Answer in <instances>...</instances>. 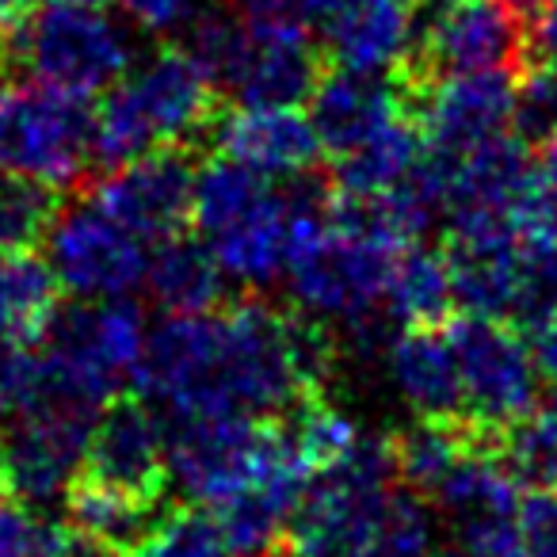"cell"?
<instances>
[{"label":"cell","instance_id":"cell-9","mask_svg":"<svg viewBox=\"0 0 557 557\" xmlns=\"http://www.w3.org/2000/svg\"><path fill=\"white\" fill-rule=\"evenodd\" d=\"M447 341L455 348L466 389V424L485 440L539 412V363L527 333L500 318H450Z\"/></svg>","mask_w":557,"mask_h":557},{"label":"cell","instance_id":"cell-13","mask_svg":"<svg viewBox=\"0 0 557 557\" xmlns=\"http://www.w3.org/2000/svg\"><path fill=\"white\" fill-rule=\"evenodd\" d=\"M96 417L58 405H35L4 428L0 488L32 508L65 500L85 470L88 435Z\"/></svg>","mask_w":557,"mask_h":557},{"label":"cell","instance_id":"cell-18","mask_svg":"<svg viewBox=\"0 0 557 557\" xmlns=\"http://www.w3.org/2000/svg\"><path fill=\"white\" fill-rule=\"evenodd\" d=\"M401 115H412V111L394 77L341 70V65L325 73V81L310 100V119L329 157L351 153Z\"/></svg>","mask_w":557,"mask_h":557},{"label":"cell","instance_id":"cell-25","mask_svg":"<svg viewBox=\"0 0 557 557\" xmlns=\"http://www.w3.org/2000/svg\"><path fill=\"white\" fill-rule=\"evenodd\" d=\"M58 275L35 252L0 256V325L20 348H39L58 318Z\"/></svg>","mask_w":557,"mask_h":557},{"label":"cell","instance_id":"cell-43","mask_svg":"<svg viewBox=\"0 0 557 557\" xmlns=\"http://www.w3.org/2000/svg\"><path fill=\"white\" fill-rule=\"evenodd\" d=\"M0 450H4V428H0Z\"/></svg>","mask_w":557,"mask_h":557},{"label":"cell","instance_id":"cell-2","mask_svg":"<svg viewBox=\"0 0 557 557\" xmlns=\"http://www.w3.org/2000/svg\"><path fill=\"white\" fill-rule=\"evenodd\" d=\"M222 92L180 42H164L96 108V176L157 149H210L222 123Z\"/></svg>","mask_w":557,"mask_h":557},{"label":"cell","instance_id":"cell-10","mask_svg":"<svg viewBox=\"0 0 557 557\" xmlns=\"http://www.w3.org/2000/svg\"><path fill=\"white\" fill-rule=\"evenodd\" d=\"M169 485L195 508H218L245 493L275 455L278 420L169 417Z\"/></svg>","mask_w":557,"mask_h":557},{"label":"cell","instance_id":"cell-35","mask_svg":"<svg viewBox=\"0 0 557 557\" xmlns=\"http://www.w3.org/2000/svg\"><path fill=\"white\" fill-rule=\"evenodd\" d=\"M35 394V348H20L0 325V412H24Z\"/></svg>","mask_w":557,"mask_h":557},{"label":"cell","instance_id":"cell-29","mask_svg":"<svg viewBox=\"0 0 557 557\" xmlns=\"http://www.w3.org/2000/svg\"><path fill=\"white\" fill-rule=\"evenodd\" d=\"M496 455L508 466L516 485L531 488H557V420L554 412H531L504 428L496 440Z\"/></svg>","mask_w":557,"mask_h":557},{"label":"cell","instance_id":"cell-14","mask_svg":"<svg viewBox=\"0 0 557 557\" xmlns=\"http://www.w3.org/2000/svg\"><path fill=\"white\" fill-rule=\"evenodd\" d=\"M455 302L478 318H500L516 325L527 287V256L531 248L516 237L504 218H450L447 245Z\"/></svg>","mask_w":557,"mask_h":557},{"label":"cell","instance_id":"cell-11","mask_svg":"<svg viewBox=\"0 0 557 557\" xmlns=\"http://www.w3.org/2000/svg\"><path fill=\"white\" fill-rule=\"evenodd\" d=\"M42 248L62 290L77 302H115L146 283V240L119 225L88 195L62 207Z\"/></svg>","mask_w":557,"mask_h":557},{"label":"cell","instance_id":"cell-45","mask_svg":"<svg viewBox=\"0 0 557 557\" xmlns=\"http://www.w3.org/2000/svg\"><path fill=\"white\" fill-rule=\"evenodd\" d=\"M271 557H283V554H271Z\"/></svg>","mask_w":557,"mask_h":557},{"label":"cell","instance_id":"cell-42","mask_svg":"<svg viewBox=\"0 0 557 557\" xmlns=\"http://www.w3.org/2000/svg\"><path fill=\"white\" fill-rule=\"evenodd\" d=\"M42 4H103V0H42Z\"/></svg>","mask_w":557,"mask_h":557},{"label":"cell","instance_id":"cell-28","mask_svg":"<svg viewBox=\"0 0 557 557\" xmlns=\"http://www.w3.org/2000/svg\"><path fill=\"white\" fill-rule=\"evenodd\" d=\"M62 207V191L54 187L0 172V256L35 252L47 245Z\"/></svg>","mask_w":557,"mask_h":557},{"label":"cell","instance_id":"cell-16","mask_svg":"<svg viewBox=\"0 0 557 557\" xmlns=\"http://www.w3.org/2000/svg\"><path fill=\"white\" fill-rule=\"evenodd\" d=\"M511 103H516L511 73H473V77H450L435 85L412 108V115L424 131L428 153L458 161L478 153L488 141L508 138Z\"/></svg>","mask_w":557,"mask_h":557},{"label":"cell","instance_id":"cell-36","mask_svg":"<svg viewBox=\"0 0 557 557\" xmlns=\"http://www.w3.org/2000/svg\"><path fill=\"white\" fill-rule=\"evenodd\" d=\"M119 9L141 32L172 35V32H187V24L207 9V0H119Z\"/></svg>","mask_w":557,"mask_h":557},{"label":"cell","instance_id":"cell-1","mask_svg":"<svg viewBox=\"0 0 557 557\" xmlns=\"http://www.w3.org/2000/svg\"><path fill=\"white\" fill-rule=\"evenodd\" d=\"M333 367V325L248 295L214 313L164 318L134 386L172 417L283 420L298 401L325 394Z\"/></svg>","mask_w":557,"mask_h":557},{"label":"cell","instance_id":"cell-15","mask_svg":"<svg viewBox=\"0 0 557 557\" xmlns=\"http://www.w3.org/2000/svg\"><path fill=\"white\" fill-rule=\"evenodd\" d=\"M81 478L141 500H169V424L141 397H115L96 417Z\"/></svg>","mask_w":557,"mask_h":557},{"label":"cell","instance_id":"cell-40","mask_svg":"<svg viewBox=\"0 0 557 557\" xmlns=\"http://www.w3.org/2000/svg\"><path fill=\"white\" fill-rule=\"evenodd\" d=\"M58 557H131V554H123V549L108 546V542L88 539V534L65 527V542H62V549H58Z\"/></svg>","mask_w":557,"mask_h":557},{"label":"cell","instance_id":"cell-23","mask_svg":"<svg viewBox=\"0 0 557 557\" xmlns=\"http://www.w3.org/2000/svg\"><path fill=\"white\" fill-rule=\"evenodd\" d=\"M420 157H424V131H420L417 115H401L351 153L333 157L329 184L341 195H359V199L386 195L417 172Z\"/></svg>","mask_w":557,"mask_h":557},{"label":"cell","instance_id":"cell-38","mask_svg":"<svg viewBox=\"0 0 557 557\" xmlns=\"http://www.w3.org/2000/svg\"><path fill=\"white\" fill-rule=\"evenodd\" d=\"M531 351H534L539 371L546 374L549 382H557V310L531 329Z\"/></svg>","mask_w":557,"mask_h":557},{"label":"cell","instance_id":"cell-31","mask_svg":"<svg viewBox=\"0 0 557 557\" xmlns=\"http://www.w3.org/2000/svg\"><path fill=\"white\" fill-rule=\"evenodd\" d=\"M134 557H237L225 542L218 519L210 508H191V504H176L169 523L157 531L141 554Z\"/></svg>","mask_w":557,"mask_h":557},{"label":"cell","instance_id":"cell-6","mask_svg":"<svg viewBox=\"0 0 557 557\" xmlns=\"http://www.w3.org/2000/svg\"><path fill=\"white\" fill-rule=\"evenodd\" d=\"M96 108L42 81H0V172L88 191L96 180Z\"/></svg>","mask_w":557,"mask_h":557},{"label":"cell","instance_id":"cell-20","mask_svg":"<svg viewBox=\"0 0 557 557\" xmlns=\"http://www.w3.org/2000/svg\"><path fill=\"white\" fill-rule=\"evenodd\" d=\"M412 39V12L405 0H344L321 24L329 62L356 73H394Z\"/></svg>","mask_w":557,"mask_h":557},{"label":"cell","instance_id":"cell-5","mask_svg":"<svg viewBox=\"0 0 557 557\" xmlns=\"http://www.w3.org/2000/svg\"><path fill=\"white\" fill-rule=\"evenodd\" d=\"M401 485L394 435H363L341 466L318 473L283 534V557H371L389 496Z\"/></svg>","mask_w":557,"mask_h":557},{"label":"cell","instance_id":"cell-30","mask_svg":"<svg viewBox=\"0 0 557 557\" xmlns=\"http://www.w3.org/2000/svg\"><path fill=\"white\" fill-rule=\"evenodd\" d=\"M511 134L527 149H546L557 138V70H549V65H523L516 73Z\"/></svg>","mask_w":557,"mask_h":557},{"label":"cell","instance_id":"cell-12","mask_svg":"<svg viewBox=\"0 0 557 557\" xmlns=\"http://www.w3.org/2000/svg\"><path fill=\"white\" fill-rule=\"evenodd\" d=\"M199 169V149H157L141 161L96 176L85 195L134 237L161 245L195 222Z\"/></svg>","mask_w":557,"mask_h":557},{"label":"cell","instance_id":"cell-34","mask_svg":"<svg viewBox=\"0 0 557 557\" xmlns=\"http://www.w3.org/2000/svg\"><path fill=\"white\" fill-rule=\"evenodd\" d=\"M527 557H557V488H531L516 511Z\"/></svg>","mask_w":557,"mask_h":557},{"label":"cell","instance_id":"cell-37","mask_svg":"<svg viewBox=\"0 0 557 557\" xmlns=\"http://www.w3.org/2000/svg\"><path fill=\"white\" fill-rule=\"evenodd\" d=\"M527 65L557 70V0H539L527 16Z\"/></svg>","mask_w":557,"mask_h":557},{"label":"cell","instance_id":"cell-21","mask_svg":"<svg viewBox=\"0 0 557 557\" xmlns=\"http://www.w3.org/2000/svg\"><path fill=\"white\" fill-rule=\"evenodd\" d=\"M225 271L210 245L195 233H176L149 252L146 287L169 318H195L225 306Z\"/></svg>","mask_w":557,"mask_h":557},{"label":"cell","instance_id":"cell-32","mask_svg":"<svg viewBox=\"0 0 557 557\" xmlns=\"http://www.w3.org/2000/svg\"><path fill=\"white\" fill-rule=\"evenodd\" d=\"M65 527L0 488V557H58Z\"/></svg>","mask_w":557,"mask_h":557},{"label":"cell","instance_id":"cell-24","mask_svg":"<svg viewBox=\"0 0 557 557\" xmlns=\"http://www.w3.org/2000/svg\"><path fill=\"white\" fill-rule=\"evenodd\" d=\"M455 287H450L447 256L420 245L397 252L386 287V318L401 329H443L455 318Z\"/></svg>","mask_w":557,"mask_h":557},{"label":"cell","instance_id":"cell-33","mask_svg":"<svg viewBox=\"0 0 557 557\" xmlns=\"http://www.w3.org/2000/svg\"><path fill=\"white\" fill-rule=\"evenodd\" d=\"M447 557H527V546L516 516H496L450 527Z\"/></svg>","mask_w":557,"mask_h":557},{"label":"cell","instance_id":"cell-27","mask_svg":"<svg viewBox=\"0 0 557 557\" xmlns=\"http://www.w3.org/2000/svg\"><path fill=\"white\" fill-rule=\"evenodd\" d=\"M278 424H283L290 447H295V455L302 458V466L313 478L333 470V466H341L344 458L359 447V440H363L356 420L325 394H313V397H306V401H298Z\"/></svg>","mask_w":557,"mask_h":557},{"label":"cell","instance_id":"cell-39","mask_svg":"<svg viewBox=\"0 0 557 557\" xmlns=\"http://www.w3.org/2000/svg\"><path fill=\"white\" fill-rule=\"evenodd\" d=\"M39 12V0H0V58L9 50V42L20 35V27ZM9 65V62H4Z\"/></svg>","mask_w":557,"mask_h":557},{"label":"cell","instance_id":"cell-22","mask_svg":"<svg viewBox=\"0 0 557 557\" xmlns=\"http://www.w3.org/2000/svg\"><path fill=\"white\" fill-rule=\"evenodd\" d=\"M62 508L73 531L88 534V539H100L134 557L169 523V516L176 511V500H141V496L119 493V488L77 478V485L70 488Z\"/></svg>","mask_w":557,"mask_h":557},{"label":"cell","instance_id":"cell-8","mask_svg":"<svg viewBox=\"0 0 557 557\" xmlns=\"http://www.w3.org/2000/svg\"><path fill=\"white\" fill-rule=\"evenodd\" d=\"M401 248L386 240L359 237L329 225L318 240L302 248L290 263L287 278L295 306L325 325H344L363 348L379 341V321L386 318L389 271Z\"/></svg>","mask_w":557,"mask_h":557},{"label":"cell","instance_id":"cell-17","mask_svg":"<svg viewBox=\"0 0 557 557\" xmlns=\"http://www.w3.org/2000/svg\"><path fill=\"white\" fill-rule=\"evenodd\" d=\"M210 149L268 180H302L325 157L321 134L298 108H233L222 115Z\"/></svg>","mask_w":557,"mask_h":557},{"label":"cell","instance_id":"cell-7","mask_svg":"<svg viewBox=\"0 0 557 557\" xmlns=\"http://www.w3.org/2000/svg\"><path fill=\"white\" fill-rule=\"evenodd\" d=\"M131 35L103 4H42L4 50L32 81L70 96H103L131 70Z\"/></svg>","mask_w":557,"mask_h":557},{"label":"cell","instance_id":"cell-3","mask_svg":"<svg viewBox=\"0 0 557 557\" xmlns=\"http://www.w3.org/2000/svg\"><path fill=\"white\" fill-rule=\"evenodd\" d=\"M146 341V318L131 298L58 310L50 333L35 348V394L27 409L58 405L100 417V409L123 397V386L138 382Z\"/></svg>","mask_w":557,"mask_h":557},{"label":"cell","instance_id":"cell-4","mask_svg":"<svg viewBox=\"0 0 557 557\" xmlns=\"http://www.w3.org/2000/svg\"><path fill=\"white\" fill-rule=\"evenodd\" d=\"M527 65V16L511 0H420L412 39L389 77L409 111L450 77L511 73Z\"/></svg>","mask_w":557,"mask_h":557},{"label":"cell","instance_id":"cell-26","mask_svg":"<svg viewBox=\"0 0 557 557\" xmlns=\"http://www.w3.org/2000/svg\"><path fill=\"white\" fill-rule=\"evenodd\" d=\"M478 440H485V435L473 432L466 420H417L412 428L394 435L397 478L412 493L432 500L443 481H447V473L458 466V458Z\"/></svg>","mask_w":557,"mask_h":557},{"label":"cell","instance_id":"cell-41","mask_svg":"<svg viewBox=\"0 0 557 557\" xmlns=\"http://www.w3.org/2000/svg\"><path fill=\"white\" fill-rule=\"evenodd\" d=\"M511 4H516V9L523 12V16H531V12L539 9V0H511Z\"/></svg>","mask_w":557,"mask_h":557},{"label":"cell","instance_id":"cell-44","mask_svg":"<svg viewBox=\"0 0 557 557\" xmlns=\"http://www.w3.org/2000/svg\"><path fill=\"white\" fill-rule=\"evenodd\" d=\"M549 412H554V420H557V397H554V409H549Z\"/></svg>","mask_w":557,"mask_h":557},{"label":"cell","instance_id":"cell-19","mask_svg":"<svg viewBox=\"0 0 557 557\" xmlns=\"http://www.w3.org/2000/svg\"><path fill=\"white\" fill-rule=\"evenodd\" d=\"M386 371L417 420H466V389L447 329H401L386 344Z\"/></svg>","mask_w":557,"mask_h":557}]
</instances>
